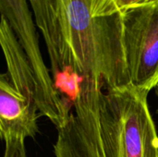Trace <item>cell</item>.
Returning a JSON list of instances; mask_svg holds the SVG:
<instances>
[{
  "mask_svg": "<svg viewBox=\"0 0 158 157\" xmlns=\"http://www.w3.org/2000/svg\"><path fill=\"white\" fill-rule=\"evenodd\" d=\"M36 105L28 101L11 84L6 74L0 77V136L8 138H35L39 132Z\"/></svg>",
  "mask_w": 158,
  "mask_h": 157,
  "instance_id": "cell-7",
  "label": "cell"
},
{
  "mask_svg": "<svg viewBox=\"0 0 158 157\" xmlns=\"http://www.w3.org/2000/svg\"><path fill=\"white\" fill-rule=\"evenodd\" d=\"M156 87H157V90H156V93H157V96H158V85H157V86H156Z\"/></svg>",
  "mask_w": 158,
  "mask_h": 157,
  "instance_id": "cell-12",
  "label": "cell"
},
{
  "mask_svg": "<svg viewBox=\"0 0 158 157\" xmlns=\"http://www.w3.org/2000/svg\"><path fill=\"white\" fill-rule=\"evenodd\" d=\"M4 17L27 55L36 76L39 89V113L47 118L56 129L67 122L70 110L58 93L50 72L44 64L39 44L36 26L27 0H0Z\"/></svg>",
  "mask_w": 158,
  "mask_h": 157,
  "instance_id": "cell-4",
  "label": "cell"
},
{
  "mask_svg": "<svg viewBox=\"0 0 158 157\" xmlns=\"http://www.w3.org/2000/svg\"><path fill=\"white\" fill-rule=\"evenodd\" d=\"M108 1L112 5V6L114 7L115 11H117L118 14L120 13L122 8L129 6L131 3V0H108Z\"/></svg>",
  "mask_w": 158,
  "mask_h": 157,
  "instance_id": "cell-10",
  "label": "cell"
},
{
  "mask_svg": "<svg viewBox=\"0 0 158 157\" xmlns=\"http://www.w3.org/2000/svg\"><path fill=\"white\" fill-rule=\"evenodd\" d=\"M149 93L132 84L102 91L100 125L106 157H158Z\"/></svg>",
  "mask_w": 158,
  "mask_h": 157,
  "instance_id": "cell-2",
  "label": "cell"
},
{
  "mask_svg": "<svg viewBox=\"0 0 158 157\" xmlns=\"http://www.w3.org/2000/svg\"><path fill=\"white\" fill-rule=\"evenodd\" d=\"M4 157H27L25 148V139L8 138L4 141Z\"/></svg>",
  "mask_w": 158,
  "mask_h": 157,
  "instance_id": "cell-9",
  "label": "cell"
},
{
  "mask_svg": "<svg viewBox=\"0 0 158 157\" xmlns=\"http://www.w3.org/2000/svg\"><path fill=\"white\" fill-rule=\"evenodd\" d=\"M151 1H154V0H131V5H140V4H145V3H148V2H151ZM130 5V6H131Z\"/></svg>",
  "mask_w": 158,
  "mask_h": 157,
  "instance_id": "cell-11",
  "label": "cell"
},
{
  "mask_svg": "<svg viewBox=\"0 0 158 157\" xmlns=\"http://www.w3.org/2000/svg\"><path fill=\"white\" fill-rule=\"evenodd\" d=\"M0 43L6 63V75L11 84L21 95L38 108L39 89L35 73L12 28L2 16Z\"/></svg>",
  "mask_w": 158,
  "mask_h": 157,
  "instance_id": "cell-8",
  "label": "cell"
},
{
  "mask_svg": "<svg viewBox=\"0 0 158 157\" xmlns=\"http://www.w3.org/2000/svg\"><path fill=\"white\" fill-rule=\"evenodd\" d=\"M103 89L104 86L94 81L82 83L73 105L74 113L57 129L55 157H106L99 106Z\"/></svg>",
  "mask_w": 158,
  "mask_h": 157,
  "instance_id": "cell-5",
  "label": "cell"
},
{
  "mask_svg": "<svg viewBox=\"0 0 158 157\" xmlns=\"http://www.w3.org/2000/svg\"><path fill=\"white\" fill-rule=\"evenodd\" d=\"M119 19L131 84L151 91L158 85V0L126 6Z\"/></svg>",
  "mask_w": 158,
  "mask_h": 157,
  "instance_id": "cell-3",
  "label": "cell"
},
{
  "mask_svg": "<svg viewBox=\"0 0 158 157\" xmlns=\"http://www.w3.org/2000/svg\"><path fill=\"white\" fill-rule=\"evenodd\" d=\"M67 54L82 77L105 89L131 84L119 14L94 18L90 0H55Z\"/></svg>",
  "mask_w": 158,
  "mask_h": 157,
  "instance_id": "cell-1",
  "label": "cell"
},
{
  "mask_svg": "<svg viewBox=\"0 0 158 157\" xmlns=\"http://www.w3.org/2000/svg\"><path fill=\"white\" fill-rule=\"evenodd\" d=\"M47 49L51 73L58 93L75 99L86 81L69 57L56 17L55 0H29Z\"/></svg>",
  "mask_w": 158,
  "mask_h": 157,
  "instance_id": "cell-6",
  "label": "cell"
}]
</instances>
